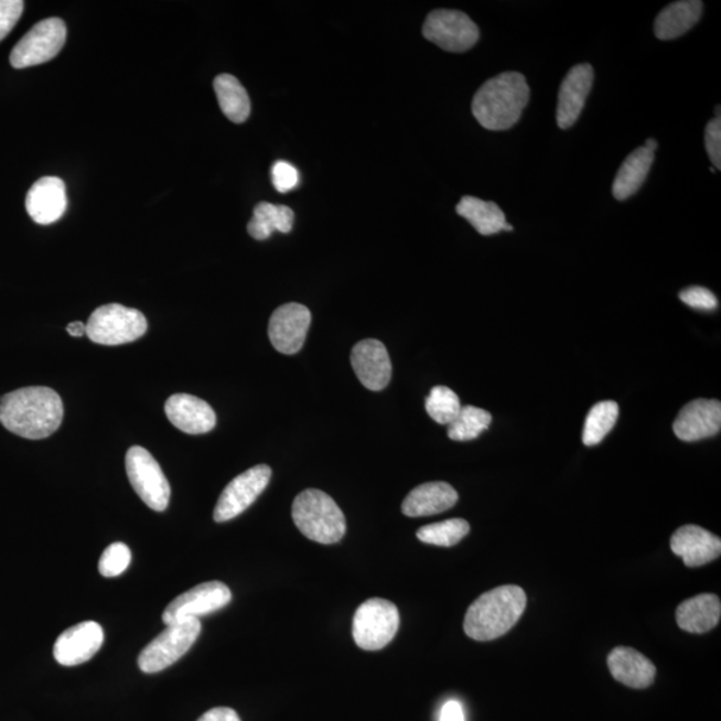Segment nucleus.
Instances as JSON below:
<instances>
[{
    "instance_id": "f257e3e1",
    "label": "nucleus",
    "mask_w": 721,
    "mask_h": 721,
    "mask_svg": "<svg viewBox=\"0 0 721 721\" xmlns=\"http://www.w3.org/2000/svg\"><path fill=\"white\" fill-rule=\"evenodd\" d=\"M63 402L55 390L22 388L0 398V423L19 438L42 440L60 429Z\"/></svg>"
},
{
    "instance_id": "f03ea898",
    "label": "nucleus",
    "mask_w": 721,
    "mask_h": 721,
    "mask_svg": "<svg viewBox=\"0 0 721 721\" xmlns=\"http://www.w3.org/2000/svg\"><path fill=\"white\" fill-rule=\"evenodd\" d=\"M529 97L530 88L523 74L503 73L478 88L472 112L486 130H508L520 120Z\"/></svg>"
},
{
    "instance_id": "7ed1b4c3",
    "label": "nucleus",
    "mask_w": 721,
    "mask_h": 721,
    "mask_svg": "<svg viewBox=\"0 0 721 721\" xmlns=\"http://www.w3.org/2000/svg\"><path fill=\"white\" fill-rule=\"evenodd\" d=\"M527 606L521 587L502 585L481 594L467 609L464 620L466 636L476 642H491L515 627Z\"/></svg>"
},
{
    "instance_id": "20e7f679",
    "label": "nucleus",
    "mask_w": 721,
    "mask_h": 721,
    "mask_svg": "<svg viewBox=\"0 0 721 721\" xmlns=\"http://www.w3.org/2000/svg\"><path fill=\"white\" fill-rule=\"evenodd\" d=\"M293 521L309 540L335 544L343 540L346 518L334 499L319 489H306L295 497Z\"/></svg>"
},
{
    "instance_id": "39448f33",
    "label": "nucleus",
    "mask_w": 721,
    "mask_h": 721,
    "mask_svg": "<svg viewBox=\"0 0 721 721\" xmlns=\"http://www.w3.org/2000/svg\"><path fill=\"white\" fill-rule=\"evenodd\" d=\"M148 332V321L137 309L109 303L95 310L86 324V335L95 344L116 346L132 343Z\"/></svg>"
},
{
    "instance_id": "423d86ee",
    "label": "nucleus",
    "mask_w": 721,
    "mask_h": 721,
    "mask_svg": "<svg viewBox=\"0 0 721 721\" xmlns=\"http://www.w3.org/2000/svg\"><path fill=\"white\" fill-rule=\"evenodd\" d=\"M200 618L168 624L138 657V666L144 674H157L173 666L193 647L201 635Z\"/></svg>"
},
{
    "instance_id": "0eeeda50",
    "label": "nucleus",
    "mask_w": 721,
    "mask_h": 721,
    "mask_svg": "<svg viewBox=\"0 0 721 721\" xmlns=\"http://www.w3.org/2000/svg\"><path fill=\"white\" fill-rule=\"evenodd\" d=\"M400 627L397 606L385 599L366 600L353 618L354 642L360 649L379 650L394 641Z\"/></svg>"
},
{
    "instance_id": "6e6552de",
    "label": "nucleus",
    "mask_w": 721,
    "mask_h": 721,
    "mask_svg": "<svg viewBox=\"0 0 721 721\" xmlns=\"http://www.w3.org/2000/svg\"><path fill=\"white\" fill-rule=\"evenodd\" d=\"M126 472L132 488L150 509L163 512L169 507L170 484L160 464L147 449L132 446L126 454Z\"/></svg>"
},
{
    "instance_id": "1a4fd4ad",
    "label": "nucleus",
    "mask_w": 721,
    "mask_h": 721,
    "mask_svg": "<svg viewBox=\"0 0 721 721\" xmlns=\"http://www.w3.org/2000/svg\"><path fill=\"white\" fill-rule=\"evenodd\" d=\"M66 36L67 29L62 19H44L35 24L12 50L11 66L21 69L54 60L65 46Z\"/></svg>"
},
{
    "instance_id": "9d476101",
    "label": "nucleus",
    "mask_w": 721,
    "mask_h": 721,
    "mask_svg": "<svg viewBox=\"0 0 721 721\" xmlns=\"http://www.w3.org/2000/svg\"><path fill=\"white\" fill-rule=\"evenodd\" d=\"M422 34L449 53H465L480 40L477 24L463 11L434 10L423 23Z\"/></svg>"
},
{
    "instance_id": "9b49d317",
    "label": "nucleus",
    "mask_w": 721,
    "mask_h": 721,
    "mask_svg": "<svg viewBox=\"0 0 721 721\" xmlns=\"http://www.w3.org/2000/svg\"><path fill=\"white\" fill-rule=\"evenodd\" d=\"M271 478L268 465H257L239 474L226 486L214 509V520L226 523L233 520L255 504L267 489Z\"/></svg>"
},
{
    "instance_id": "f8f14e48",
    "label": "nucleus",
    "mask_w": 721,
    "mask_h": 721,
    "mask_svg": "<svg viewBox=\"0 0 721 721\" xmlns=\"http://www.w3.org/2000/svg\"><path fill=\"white\" fill-rule=\"evenodd\" d=\"M230 601L229 587L220 581H208V583L194 587L175 598L164 610L162 620L168 625L190 618H200L225 609Z\"/></svg>"
},
{
    "instance_id": "ddd939ff",
    "label": "nucleus",
    "mask_w": 721,
    "mask_h": 721,
    "mask_svg": "<svg viewBox=\"0 0 721 721\" xmlns=\"http://www.w3.org/2000/svg\"><path fill=\"white\" fill-rule=\"evenodd\" d=\"M312 313L301 303H284L271 314L269 338L277 352L295 354L305 344Z\"/></svg>"
},
{
    "instance_id": "4468645a",
    "label": "nucleus",
    "mask_w": 721,
    "mask_h": 721,
    "mask_svg": "<svg viewBox=\"0 0 721 721\" xmlns=\"http://www.w3.org/2000/svg\"><path fill=\"white\" fill-rule=\"evenodd\" d=\"M105 634L95 622H84L67 628L56 638L54 645L55 660L65 667H75L94 657L103 647Z\"/></svg>"
},
{
    "instance_id": "2eb2a0df",
    "label": "nucleus",
    "mask_w": 721,
    "mask_h": 721,
    "mask_svg": "<svg viewBox=\"0 0 721 721\" xmlns=\"http://www.w3.org/2000/svg\"><path fill=\"white\" fill-rule=\"evenodd\" d=\"M352 366L366 389L379 391L388 387L391 363L387 347L378 340L360 341L352 351Z\"/></svg>"
},
{
    "instance_id": "dca6fc26",
    "label": "nucleus",
    "mask_w": 721,
    "mask_h": 721,
    "mask_svg": "<svg viewBox=\"0 0 721 721\" xmlns=\"http://www.w3.org/2000/svg\"><path fill=\"white\" fill-rule=\"evenodd\" d=\"M720 429V401L703 400V398L686 405L674 422L676 438L687 442L713 438Z\"/></svg>"
},
{
    "instance_id": "f3484780",
    "label": "nucleus",
    "mask_w": 721,
    "mask_h": 721,
    "mask_svg": "<svg viewBox=\"0 0 721 721\" xmlns=\"http://www.w3.org/2000/svg\"><path fill=\"white\" fill-rule=\"evenodd\" d=\"M593 67L583 63L571 68L562 80L560 93L558 114L559 128L567 130L578 122L581 111H583L588 95L591 93L593 85Z\"/></svg>"
},
{
    "instance_id": "a211bd4d",
    "label": "nucleus",
    "mask_w": 721,
    "mask_h": 721,
    "mask_svg": "<svg viewBox=\"0 0 721 721\" xmlns=\"http://www.w3.org/2000/svg\"><path fill=\"white\" fill-rule=\"evenodd\" d=\"M670 549L687 567H701L720 558L721 540L698 525H685L670 537Z\"/></svg>"
},
{
    "instance_id": "6ab92c4d",
    "label": "nucleus",
    "mask_w": 721,
    "mask_h": 721,
    "mask_svg": "<svg viewBox=\"0 0 721 721\" xmlns=\"http://www.w3.org/2000/svg\"><path fill=\"white\" fill-rule=\"evenodd\" d=\"M164 412L176 429L187 434L212 432L217 416L211 405L192 395H174L164 403Z\"/></svg>"
},
{
    "instance_id": "aec40b11",
    "label": "nucleus",
    "mask_w": 721,
    "mask_h": 721,
    "mask_svg": "<svg viewBox=\"0 0 721 721\" xmlns=\"http://www.w3.org/2000/svg\"><path fill=\"white\" fill-rule=\"evenodd\" d=\"M66 208V185L58 176H43L31 186L26 197V211L34 223L54 224L62 218Z\"/></svg>"
},
{
    "instance_id": "412c9836",
    "label": "nucleus",
    "mask_w": 721,
    "mask_h": 721,
    "mask_svg": "<svg viewBox=\"0 0 721 721\" xmlns=\"http://www.w3.org/2000/svg\"><path fill=\"white\" fill-rule=\"evenodd\" d=\"M459 502L452 485L435 481L417 486L402 503V514L408 517H423L442 514Z\"/></svg>"
},
{
    "instance_id": "4be33fe9",
    "label": "nucleus",
    "mask_w": 721,
    "mask_h": 721,
    "mask_svg": "<svg viewBox=\"0 0 721 721\" xmlns=\"http://www.w3.org/2000/svg\"><path fill=\"white\" fill-rule=\"evenodd\" d=\"M609 668L613 678L622 685L644 689L653 685L656 676L654 663L638 650L617 647L609 656Z\"/></svg>"
},
{
    "instance_id": "5701e85b",
    "label": "nucleus",
    "mask_w": 721,
    "mask_h": 721,
    "mask_svg": "<svg viewBox=\"0 0 721 721\" xmlns=\"http://www.w3.org/2000/svg\"><path fill=\"white\" fill-rule=\"evenodd\" d=\"M721 603L717 594L704 593L682 601L676 611L679 627L689 634H706L720 622Z\"/></svg>"
},
{
    "instance_id": "b1692460",
    "label": "nucleus",
    "mask_w": 721,
    "mask_h": 721,
    "mask_svg": "<svg viewBox=\"0 0 721 721\" xmlns=\"http://www.w3.org/2000/svg\"><path fill=\"white\" fill-rule=\"evenodd\" d=\"M700 0H680L667 6L655 21V34L660 41H672L685 35L703 14Z\"/></svg>"
},
{
    "instance_id": "393cba45",
    "label": "nucleus",
    "mask_w": 721,
    "mask_h": 721,
    "mask_svg": "<svg viewBox=\"0 0 721 721\" xmlns=\"http://www.w3.org/2000/svg\"><path fill=\"white\" fill-rule=\"evenodd\" d=\"M655 161V153L638 148L627 157L620 166L615 181H613V197L617 201H625L636 194L643 186Z\"/></svg>"
},
{
    "instance_id": "a878e982",
    "label": "nucleus",
    "mask_w": 721,
    "mask_h": 721,
    "mask_svg": "<svg viewBox=\"0 0 721 721\" xmlns=\"http://www.w3.org/2000/svg\"><path fill=\"white\" fill-rule=\"evenodd\" d=\"M461 217L465 218L481 236H493L507 227V218L495 202L483 201L466 195L455 207Z\"/></svg>"
},
{
    "instance_id": "bb28decb",
    "label": "nucleus",
    "mask_w": 721,
    "mask_h": 721,
    "mask_svg": "<svg viewBox=\"0 0 721 721\" xmlns=\"http://www.w3.org/2000/svg\"><path fill=\"white\" fill-rule=\"evenodd\" d=\"M294 213L292 208L282 205L261 202L255 207L252 218L248 224L250 236L257 240L268 239L275 232L288 234L292 232Z\"/></svg>"
},
{
    "instance_id": "cd10ccee",
    "label": "nucleus",
    "mask_w": 721,
    "mask_h": 721,
    "mask_svg": "<svg viewBox=\"0 0 721 721\" xmlns=\"http://www.w3.org/2000/svg\"><path fill=\"white\" fill-rule=\"evenodd\" d=\"M214 92L217 94L220 110L234 123H244L249 118L251 104L248 92L240 82L230 74H220L214 79Z\"/></svg>"
},
{
    "instance_id": "c85d7f7f",
    "label": "nucleus",
    "mask_w": 721,
    "mask_h": 721,
    "mask_svg": "<svg viewBox=\"0 0 721 721\" xmlns=\"http://www.w3.org/2000/svg\"><path fill=\"white\" fill-rule=\"evenodd\" d=\"M618 419V405L603 401L594 405L587 416L583 442L587 446L599 445L605 439Z\"/></svg>"
},
{
    "instance_id": "c756f323",
    "label": "nucleus",
    "mask_w": 721,
    "mask_h": 721,
    "mask_svg": "<svg viewBox=\"0 0 721 721\" xmlns=\"http://www.w3.org/2000/svg\"><path fill=\"white\" fill-rule=\"evenodd\" d=\"M492 416L484 409L463 407L452 423L448 426L449 439L453 441H471L477 439L491 427Z\"/></svg>"
},
{
    "instance_id": "7c9ffc66",
    "label": "nucleus",
    "mask_w": 721,
    "mask_h": 721,
    "mask_svg": "<svg viewBox=\"0 0 721 721\" xmlns=\"http://www.w3.org/2000/svg\"><path fill=\"white\" fill-rule=\"evenodd\" d=\"M471 527L463 518L426 525L417 530V539L430 546L453 547L470 534Z\"/></svg>"
},
{
    "instance_id": "2f4dec72",
    "label": "nucleus",
    "mask_w": 721,
    "mask_h": 721,
    "mask_svg": "<svg viewBox=\"0 0 721 721\" xmlns=\"http://www.w3.org/2000/svg\"><path fill=\"white\" fill-rule=\"evenodd\" d=\"M461 402L458 395L446 387H435L430 390L426 401V409L432 420L440 426H449L460 413Z\"/></svg>"
},
{
    "instance_id": "473e14b6",
    "label": "nucleus",
    "mask_w": 721,
    "mask_h": 721,
    "mask_svg": "<svg viewBox=\"0 0 721 721\" xmlns=\"http://www.w3.org/2000/svg\"><path fill=\"white\" fill-rule=\"evenodd\" d=\"M131 550L123 542H114L107 547L99 560V572L105 578H117L129 568Z\"/></svg>"
},
{
    "instance_id": "72a5a7b5",
    "label": "nucleus",
    "mask_w": 721,
    "mask_h": 721,
    "mask_svg": "<svg viewBox=\"0 0 721 721\" xmlns=\"http://www.w3.org/2000/svg\"><path fill=\"white\" fill-rule=\"evenodd\" d=\"M271 180L277 192L288 193L290 190L299 186L300 174L293 164L284 161H278L271 169Z\"/></svg>"
},
{
    "instance_id": "f704fd0d",
    "label": "nucleus",
    "mask_w": 721,
    "mask_h": 721,
    "mask_svg": "<svg viewBox=\"0 0 721 721\" xmlns=\"http://www.w3.org/2000/svg\"><path fill=\"white\" fill-rule=\"evenodd\" d=\"M680 300L689 308L703 310V312H712L719 305L717 295L711 290L701 287H691L682 290Z\"/></svg>"
},
{
    "instance_id": "c9c22d12",
    "label": "nucleus",
    "mask_w": 721,
    "mask_h": 721,
    "mask_svg": "<svg viewBox=\"0 0 721 721\" xmlns=\"http://www.w3.org/2000/svg\"><path fill=\"white\" fill-rule=\"evenodd\" d=\"M24 10L22 0H0V42L11 33Z\"/></svg>"
},
{
    "instance_id": "e433bc0d",
    "label": "nucleus",
    "mask_w": 721,
    "mask_h": 721,
    "mask_svg": "<svg viewBox=\"0 0 721 721\" xmlns=\"http://www.w3.org/2000/svg\"><path fill=\"white\" fill-rule=\"evenodd\" d=\"M706 149L713 166L721 168V119L714 118L706 128Z\"/></svg>"
},
{
    "instance_id": "4c0bfd02",
    "label": "nucleus",
    "mask_w": 721,
    "mask_h": 721,
    "mask_svg": "<svg viewBox=\"0 0 721 721\" xmlns=\"http://www.w3.org/2000/svg\"><path fill=\"white\" fill-rule=\"evenodd\" d=\"M198 721H240V719L232 708L218 707L202 714Z\"/></svg>"
},
{
    "instance_id": "58836bf2",
    "label": "nucleus",
    "mask_w": 721,
    "mask_h": 721,
    "mask_svg": "<svg viewBox=\"0 0 721 721\" xmlns=\"http://www.w3.org/2000/svg\"><path fill=\"white\" fill-rule=\"evenodd\" d=\"M440 721H465L463 707L459 701L451 700L442 707Z\"/></svg>"
},
{
    "instance_id": "ea45409f",
    "label": "nucleus",
    "mask_w": 721,
    "mask_h": 721,
    "mask_svg": "<svg viewBox=\"0 0 721 721\" xmlns=\"http://www.w3.org/2000/svg\"><path fill=\"white\" fill-rule=\"evenodd\" d=\"M66 331L73 337L79 338L82 335H86V325L84 322H72V324L67 325Z\"/></svg>"
},
{
    "instance_id": "a19ab883",
    "label": "nucleus",
    "mask_w": 721,
    "mask_h": 721,
    "mask_svg": "<svg viewBox=\"0 0 721 721\" xmlns=\"http://www.w3.org/2000/svg\"><path fill=\"white\" fill-rule=\"evenodd\" d=\"M657 147H659V144H657V142L653 138L647 139V142H645V144H644V148L649 150V151H653V153H655V150L657 149Z\"/></svg>"
}]
</instances>
